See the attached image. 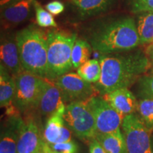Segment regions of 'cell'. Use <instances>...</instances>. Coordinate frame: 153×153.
Listing matches in <instances>:
<instances>
[{
  "label": "cell",
  "instance_id": "6da1fadb",
  "mask_svg": "<svg viewBox=\"0 0 153 153\" xmlns=\"http://www.w3.org/2000/svg\"><path fill=\"white\" fill-rule=\"evenodd\" d=\"M84 39L101 55L126 52L140 46L135 19L128 15L95 19L86 29Z\"/></svg>",
  "mask_w": 153,
  "mask_h": 153
},
{
  "label": "cell",
  "instance_id": "d6986e66",
  "mask_svg": "<svg viewBox=\"0 0 153 153\" xmlns=\"http://www.w3.org/2000/svg\"><path fill=\"white\" fill-rule=\"evenodd\" d=\"M95 139L107 153H127L121 128L108 133H97Z\"/></svg>",
  "mask_w": 153,
  "mask_h": 153
},
{
  "label": "cell",
  "instance_id": "4316f807",
  "mask_svg": "<svg viewBox=\"0 0 153 153\" xmlns=\"http://www.w3.org/2000/svg\"><path fill=\"white\" fill-rule=\"evenodd\" d=\"M48 145L55 153H76L78 150V145L73 140L66 142L48 144Z\"/></svg>",
  "mask_w": 153,
  "mask_h": 153
},
{
  "label": "cell",
  "instance_id": "7402d4cb",
  "mask_svg": "<svg viewBox=\"0 0 153 153\" xmlns=\"http://www.w3.org/2000/svg\"><path fill=\"white\" fill-rule=\"evenodd\" d=\"M77 74L89 83L96 84L101 76V65L97 59H89L77 69Z\"/></svg>",
  "mask_w": 153,
  "mask_h": 153
},
{
  "label": "cell",
  "instance_id": "7c38bea8",
  "mask_svg": "<svg viewBox=\"0 0 153 153\" xmlns=\"http://www.w3.org/2000/svg\"><path fill=\"white\" fill-rule=\"evenodd\" d=\"M43 136L33 118L24 120L17 143V153H36L44 142Z\"/></svg>",
  "mask_w": 153,
  "mask_h": 153
},
{
  "label": "cell",
  "instance_id": "d4e9b609",
  "mask_svg": "<svg viewBox=\"0 0 153 153\" xmlns=\"http://www.w3.org/2000/svg\"><path fill=\"white\" fill-rule=\"evenodd\" d=\"M135 85V94L140 99H153V74H144Z\"/></svg>",
  "mask_w": 153,
  "mask_h": 153
},
{
  "label": "cell",
  "instance_id": "603a6c76",
  "mask_svg": "<svg viewBox=\"0 0 153 153\" xmlns=\"http://www.w3.org/2000/svg\"><path fill=\"white\" fill-rule=\"evenodd\" d=\"M137 115L151 132L153 131V99H139L137 108Z\"/></svg>",
  "mask_w": 153,
  "mask_h": 153
},
{
  "label": "cell",
  "instance_id": "d6a6232c",
  "mask_svg": "<svg viewBox=\"0 0 153 153\" xmlns=\"http://www.w3.org/2000/svg\"><path fill=\"white\" fill-rule=\"evenodd\" d=\"M150 74H153V68H152L150 69Z\"/></svg>",
  "mask_w": 153,
  "mask_h": 153
},
{
  "label": "cell",
  "instance_id": "e0dca14e",
  "mask_svg": "<svg viewBox=\"0 0 153 153\" xmlns=\"http://www.w3.org/2000/svg\"><path fill=\"white\" fill-rule=\"evenodd\" d=\"M24 120L14 115L4 126L0 137V153H17V143Z\"/></svg>",
  "mask_w": 153,
  "mask_h": 153
},
{
  "label": "cell",
  "instance_id": "4dcf8cb0",
  "mask_svg": "<svg viewBox=\"0 0 153 153\" xmlns=\"http://www.w3.org/2000/svg\"><path fill=\"white\" fill-rule=\"evenodd\" d=\"M36 153H55L50 148L49 145L48 143L44 141L43 145H41V147L40 148L39 150H38Z\"/></svg>",
  "mask_w": 153,
  "mask_h": 153
},
{
  "label": "cell",
  "instance_id": "484cf974",
  "mask_svg": "<svg viewBox=\"0 0 153 153\" xmlns=\"http://www.w3.org/2000/svg\"><path fill=\"white\" fill-rule=\"evenodd\" d=\"M125 8L132 14L153 11V0H121Z\"/></svg>",
  "mask_w": 153,
  "mask_h": 153
},
{
  "label": "cell",
  "instance_id": "1f68e13d",
  "mask_svg": "<svg viewBox=\"0 0 153 153\" xmlns=\"http://www.w3.org/2000/svg\"><path fill=\"white\" fill-rule=\"evenodd\" d=\"M20 1H22V0H1V4H1V6L10 4L16 3Z\"/></svg>",
  "mask_w": 153,
  "mask_h": 153
},
{
  "label": "cell",
  "instance_id": "30bf717a",
  "mask_svg": "<svg viewBox=\"0 0 153 153\" xmlns=\"http://www.w3.org/2000/svg\"><path fill=\"white\" fill-rule=\"evenodd\" d=\"M118 0H69V5L77 20L86 21L104 16L116 7Z\"/></svg>",
  "mask_w": 153,
  "mask_h": 153
},
{
  "label": "cell",
  "instance_id": "ac0fdd59",
  "mask_svg": "<svg viewBox=\"0 0 153 153\" xmlns=\"http://www.w3.org/2000/svg\"><path fill=\"white\" fill-rule=\"evenodd\" d=\"M15 80L14 76L0 64V106L7 109L9 116L16 115L17 108L14 104L15 96Z\"/></svg>",
  "mask_w": 153,
  "mask_h": 153
},
{
  "label": "cell",
  "instance_id": "4fadbf2b",
  "mask_svg": "<svg viewBox=\"0 0 153 153\" xmlns=\"http://www.w3.org/2000/svg\"><path fill=\"white\" fill-rule=\"evenodd\" d=\"M65 106L64 105L60 107L55 114L48 118L43 136L44 140L48 144L66 142L72 140V132L65 126L63 119Z\"/></svg>",
  "mask_w": 153,
  "mask_h": 153
},
{
  "label": "cell",
  "instance_id": "f546056e",
  "mask_svg": "<svg viewBox=\"0 0 153 153\" xmlns=\"http://www.w3.org/2000/svg\"><path fill=\"white\" fill-rule=\"evenodd\" d=\"M145 52L146 53L151 65H152V68H153V43L147 45L146 48L145 50Z\"/></svg>",
  "mask_w": 153,
  "mask_h": 153
},
{
  "label": "cell",
  "instance_id": "9c48e42d",
  "mask_svg": "<svg viewBox=\"0 0 153 153\" xmlns=\"http://www.w3.org/2000/svg\"><path fill=\"white\" fill-rule=\"evenodd\" d=\"M53 82L61 91L65 103L86 101L98 94L94 84L82 79L77 72H70Z\"/></svg>",
  "mask_w": 153,
  "mask_h": 153
},
{
  "label": "cell",
  "instance_id": "ba28073f",
  "mask_svg": "<svg viewBox=\"0 0 153 153\" xmlns=\"http://www.w3.org/2000/svg\"><path fill=\"white\" fill-rule=\"evenodd\" d=\"M87 102L94 117L97 133H111L121 128L124 116L116 111L103 96H93Z\"/></svg>",
  "mask_w": 153,
  "mask_h": 153
},
{
  "label": "cell",
  "instance_id": "f1b7e54d",
  "mask_svg": "<svg viewBox=\"0 0 153 153\" xmlns=\"http://www.w3.org/2000/svg\"><path fill=\"white\" fill-rule=\"evenodd\" d=\"M89 153H107L95 138L89 141Z\"/></svg>",
  "mask_w": 153,
  "mask_h": 153
},
{
  "label": "cell",
  "instance_id": "9a60e30c",
  "mask_svg": "<svg viewBox=\"0 0 153 153\" xmlns=\"http://www.w3.org/2000/svg\"><path fill=\"white\" fill-rule=\"evenodd\" d=\"M66 105L61 91L53 81L46 79L35 109L43 117H50L60 107Z\"/></svg>",
  "mask_w": 153,
  "mask_h": 153
},
{
  "label": "cell",
  "instance_id": "44dd1931",
  "mask_svg": "<svg viewBox=\"0 0 153 153\" xmlns=\"http://www.w3.org/2000/svg\"><path fill=\"white\" fill-rule=\"evenodd\" d=\"M93 48L85 39L77 38L72 51L71 62L73 69H78L90 58Z\"/></svg>",
  "mask_w": 153,
  "mask_h": 153
},
{
  "label": "cell",
  "instance_id": "52a82bcc",
  "mask_svg": "<svg viewBox=\"0 0 153 153\" xmlns=\"http://www.w3.org/2000/svg\"><path fill=\"white\" fill-rule=\"evenodd\" d=\"M127 153H152L151 132L137 114L124 117L121 125Z\"/></svg>",
  "mask_w": 153,
  "mask_h": 153
},
{
  "label": "cell",
  "instance_id": "cb8c5ba5",
  "mask_svg": "<svg viewBox=\"0 0 153 153\" xmlns=\"http://www.w3.org/2000/svg\"><path fill=\"white\" fill-rule=\"evenodd\" d=\"M33 9L36 14V21L38 26L41 28H57V24L53 15L43 8L37 0H34Z\"/></svg>",
  "mask_w": 153,
  "mask_h": 153
},
{
  "label": "cell",
  "instance_id": "277c9868",
  "mask_svg": "<svg viewBox=\"0 0 153 153\" xmlns=\"http://www.w3.org/2000/svg\"><path fill=\"white\" fill-rule=\"evenodd\" d=\"M77 34L57 28L47 31L48 80L55 81L73 69L71 62L72 48Z\"/></svg>",
  "mask_w": 153,
  "mask_h": 153
},
{
  "label": "cell",
  "instance_id": "ffe728a7",
  "mask_svg": "<svg viewBox=\"0 0 153 153\" xmlns=\"http://www.w3.org/2000/svg\"><path fill=\"white\" fill-rule=\"evenodd\" d=\"M135 22L140 39V45L153 43V11L135 14Z\"/></svg>",
  "mask_w": 153,
  "mask_h": 153
},
{
  "label": "cell",
  "instance_id": "7a4b0ae2",
  "mask_svg": "<svg viewBox=\"0 0 153 153\" xmlns=\"http://www.w3.org/2000/svg\"><path fill=\"white\" fill-rule=\"evenodd\" d=\"M99 61L101 76L94 86L101 96L121 88L129 89L152 68L145 51L138 48L126 52L102 55Z\"/></svg>",
  "mask_w": 153,
  "mask_h": 153
},
{
  "label": "cell",
  "instance_id": "3957f363",
  "mask_svg": "<svg viewBox=\"0 0 153 153\" xmlns=\"http://www.w3.org/2000/svg\"><path fill=\"white\" fill-rule=\"evenodd\" d=\"M16 38L23 70L48 79L47 32L32 24L17 31Z\"/></svg>",
  "mask_w": 153,
  "mask_h": 153
},
{
  "label": "cell",
  "instance_id": "5b68a950",
  "mask_svg": "<svg viewBox=\"0 0 153 153\" xmlns=\"http://www.w3.org/2000/svg\"><path fill=\"white\" fill-rule=\"evenodd\" d=\"M65 126L76 137L89 143L97 134L94 115L86 101H74L66 104L63 114Z\"/></svg>",
  "mask_w": 153,
  "mask_h": 153
},
{
  "label": "cell",
  "instance_id": "8992f818",
  "mask_svg": "<svg viewBox=\"0 0 153 153\" xmlns=\"http://www.w3.org/2000/svg\"><path fill=\"white\" fill-rule=\"evenodd\" d=\"M14 77V104L19 111L36 108L46 79L30 72L23 71Z\"/></svg>",
  "mask_w": 153,
  "mask_h": 153
},
{
  "label": "cell",
  "instance_id": "83f0119b",
  "mask_svg": "<svg viewBox=\"0 0 153 153\" xmlns=\"http://www.w3.org/2000/svg\"><path fill=\"white\" fill-rule=\"evenodd\" d=\"M45 9L51 14L57 16V15L62 14L63 11H65V4L62 1L54 0V1L48 3L46 6H45Z\"/></svg>",
  "mask_w": 153,
  "mask_h": 153
},
{
  "label": "cell",
  "instance_id": "8fae6325",
  "mask_svg": "<svg viewBox=\"0 0 153 153\" xmlns=\"http://www.w3.org/2000/svg\"><path fill=\"white\" fill-rule=\"evenodd\" d=\"M0 59L1 65H2L12 76H15L24 71L21 64L16 33L1 34Z\"/></svg>",
  "mask_w": 153,
  "mask_h": 153
},
{
  "label": "cell",
  "instance_id": "836d02e7",
  "mask_svg": "<svg viewBox=\"0 0 153 153\" xmlns=\"http://www.w3.org/2000/svg\"><path fill=\"white\" fill-rule=\"evenodd\" d=\"M152 153H153V140H152Z\"/></svg>",
  "mask_w": 153,
  "mask_h": 153
},
{
  "label": "cell",
  "instance_id": "2e32d148",
  "mask_svg": "<svg viewBox=\"0 0 153 153\" xmlns=\"http://www.w3.org/2000/svg\"><path fill=\"white\" fill-rule=\"evenodd\" d=\"M116 111L125 117L137 112V103L136 96L128 88H121L103 96Z\"/></svg>",
  "mask_w": 153,
  "mask_h": 153
},
{
  "label": "cell",
  "instance_id": "5bb4252c",
  "mask_svg": "<svg viewBox=\"0 0 153 153\" xmlns=\"http://www.w3.org/2000/svg\"><path fill=\"white\" fill-rule=\"evenodd\" d=\"M34 0H22L1 7V25L4 28L15 27L30 17Z\"/></svg>",
  "mask_w": 153,
  "mask_h": 153
}]
</instances>
